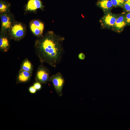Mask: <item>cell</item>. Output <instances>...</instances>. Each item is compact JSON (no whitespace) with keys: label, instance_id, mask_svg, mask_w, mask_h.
Returning a JSON list of instances; mask_svg holds the SVG:
<instances>
[{"label":"cell","instance_id":"5","mask_svg":"<svg viewBox=\"0 0 130 130\" xmlns=\"http://www.w3.org/2000/svg\"><path fill=\"white\" fill-rule=\"evenodd\" d=\"M125 14V13L124 12L118 14L116 21L111 30L119 33L123 31L126 26Z\"/></svg>","mask_w":130,"mask_h":130},{"label":"cell","instance_id":"12","mask_svg":"<svg viewBox=\"0 0 130 130\" xmlns=\"http://www.w3.org/2000/svg\"><path fill=\"white\" fill-rule=\"evenodd\" d=\"M9 44L7 38L5 37H1L0 38V49L2 52H6L9 48Z\"/></svg>","mask_w":130,"mask_h":130},{"label":"cell","instance_id":"2","mask_svg":"<svg viewBox=\"0 0 130 130\" xmlns=\"http://www.w3.org/2000/svg\"><path fill=\"white\" fill-rule=\"evenodd\" d=\"M50 73L49 69L43 64H41L36 71L35 80L41 84H46L50 81Z\"/></svg>","mask_w":130,"mask_h":130},{"label":"cell","instance_id":"18","mask_svg":"<svg viewBox=\"0 0 130 130\" xmlns=\"http://www.w3.org/2000/svg\"><path fill=\"white\" fill-rule=\"evenodd\" d=\"M41 84L38 82L35 83L33 86L37 90H39L41 89L42 88Z\"/></svg>","mask_w":130,"mask_h":130},{"label":"cell","instance_id":"6","mask_svg":"<svg viewBox=\"0 0 130 130\" xmlns=\"http://www.w3.org/2000/svg\"><path fill=\"white\" fill-rule=\"evenodd\" d=\"M30 27L32 32L35 36L40 38L43 36L44 25L42 22L37 20H33L30 23Z\"/></svg>","mask_w":130,"mask_h":130},{"label":"cell","instance_id":"17","mask_svg":"<svg viewBox=\"0 0 130 130\" xmlns=\"http://www.w3.org/2000/svg\"><path fill=\"white\" fill-rule=\"evenodd\" d=\"M125 20L126 26H130V12L125 13Z\"/></svg>","mask_w":130,"mask_h":130},{"label":"cell","instance_id":"14","mask_svg":"<svg viewBox=\"0 0 130 130\" xmlns=\"http://www.w3.org/2000/svg\"><path fill=\"white\" fill-rule=\"evenodd\" d=\"M113 7H122L125 2L124 0H111Z\"/></svg>","mask_w":130,"mask_h":130},{"label":"cell","instance_id":"10","mask_svg":"<svg viewBox=\"0 0 130 130\" xmlns=\"http://www.w3.org/2000/svg\"><path fill=\"white\" fill-rule=\"evenodd\" d=\"M44 7L40 0H29L26 6V9L29 11H34Z\"/></svg>","mask_w":130,"mask_h":130},{"label":"cell","instance_id":"7","mask_svg":"<svg viewBox=\"0 0 130 130\" xmlns=\"http://www.w3.org/2000/svg\"><path fill=\"white\" fill-rule=\"evenodd\" d=\"M32 72L20 69L17 75L16 81L17 84L26 83L30 80Z\"/></svg>","mask_w":130,"mask_h":130},{"label":"cell","instance_id":"20","mask_svg":"<svg viewBox=\"0 0 130 130\" xmlns=\"http://www.w3.org/2000/svg\"><path fill=\"white\" fill-rule=\"evenodd\" d=\"M78 56V58L81 60H84L85 58V54L82 52H81L79 53Z\"/></svg>","mask_w":130,"mask_h":130},{"label":"cell","instance_id":"16","mask_svg":"<svg viewBox=\"0 0 130 130\" xmlns=\"http://www.w3.org/2000/svg\"><path fill=\"white\" fill-rule=\"evenodd\" d=\"M7 6L3 2L0 1V13L5 12L6 11Z\"/></svg>","mask_w":130,"mask_h":130},{"label":"cell","instance_id":"21","mask_svg":"<svg viewBox=\"0 0 130 130\" xmlns=\"http://www.w3.org/2000/svg\"><path fill=\"white\" fill-rule=\"evenodd\" d=\"M124 0V2H125L127 0Z\"/></svg>","mask_w":130,"mask_h":130},{"label":"cell","instance_id":"9","mask_svg":"<svg viewBox=\"0 0 130 130\" xmlns=\"http://www.w3.org/2000/svg\"><path fill=\"white\" fill-rule=\"evenodd\" d=\"M96 5L102 10L104 13L111 12L113 7L111 0H98Z\"/></svg>","mask_w":130,"mask_h":130},{"label":"cell","instance_id":"13","mask_svg":"<svg viewBox=\"0 0 130 130\" xmlns=\"http://www.w3.org/2000/svg\"><path fill=\"white\" fill-rule=\"evenodd\" d=\"M2 26L5 29L9 28L11 25V22L10 17L6 15H2L1 17Z\"/></svg>","mask_w":130,"mask_h":130},{"label":"cell","instance_id":"3","mask_svg":"<svg viewBox=\"0 0 130 130\" xmlns=\"http://www.w3.org/2000/svg\"><path fill=\"white\" fill-rule=\"evenodd\" d=\"M118 14L111 12L104 13L99 20L101 28L103 29H111L113 26Z\"/></svg>","mask_w":130,"mask_h":130},{"label":"cell","instance_id":"4","mask_svg":"<svg viewBox=\"0 0 130 130\" xmlns=\"http://www.w3.org/2000/svg\"><path fill=\"white\" fill-rule=\"evenodd\" d=\"M50 81L52 82L55 91L60 97L63 95L62 91L65 80L61 73L58 72L50 76Z\"/></svg>","mask_w":130,"mask_h":130},{"label":"cell","instance_id":"11","mask_svg":"<svg viewBox=\"0 0 130 130\" xmlns=\"http://www.w3.org/2000/svg\"><path fill=\"white\" fill-rule=\"evenodd\" d=\"M33 66L31 62L27 58L22 62L20 69L28 72H32Z\"/></svg>","mask_w":130,"mask_h":130},{"label":"cell","instance_id":"19","mask_svg":"<svg viewBox=\"0 0 130 130\" xmlns=\"http://www.w3.org/2000/svg\"><path fill=\"white\" fill-rule=\"evenodd\" d=\"M37 90L33 85L30 86L29 88V91L31 93L34 94L35 93Z\"/></svg>","mask_w":130,"mask_h":130},{"label":"cell","instance_id":"8","mask_svg":"<svg viewBox=\"0 0 130 130\" xmlns=\"http://www.w3.org/2000/svg\"><path fill=\"white\" fill-rule=\"evenodd\" d=\"M11 36L13 39L19 40L21 39L24 34V28L20 24H16L12 27L11 30Z\"/></svg>","mask_w":130,"mask_h":130},{"label":"cell","instance_id":"15","mask_svg":"<svg viewBox=\"0 0 130 130\" xmlns=\"http://www.w3.org/2000/svg\"><path fill=\"white\" fill-rule=\"evenodd\" d=\"M122 8L125 13L130 12V0L125 2Z\"/></svg>","mask_w":130,"mask_h":130},{"label":"cell","instance_id":"1","mask_svg":"<svg viewBox=\"0 0 130 130\" xmlns=\"http://www.w3.org/2000/svg\"><path fill=\"white\" fill-rule=\"evenodd\" d=\"M62 36L49 31L37 40L34 46L36 54L41 64L56 67L62 61L64 50Z\"/></svg>","mask_w":130,"mask_h":130}]
</instances>
